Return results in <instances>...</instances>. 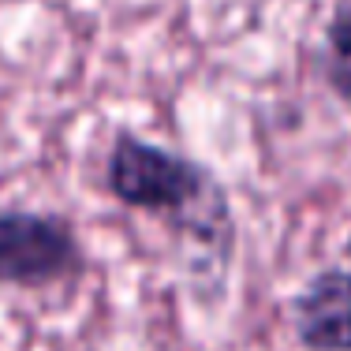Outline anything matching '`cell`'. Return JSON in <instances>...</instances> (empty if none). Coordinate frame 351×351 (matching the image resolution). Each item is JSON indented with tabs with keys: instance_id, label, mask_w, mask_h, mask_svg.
<instances>
[{
	"instance_id": "1",
	"label": "cell",
	"mask_w": 351,
	"mask_h": 351,
	"mask_svg": "<svg viewBox=\"0 0 351 351\" xmlns=\"http://www.w3.org/2000/svg\"><path fill=\"white\" fill-rule=\"evenodd\" d=\"M108 191L135 210L157 213L176 232L213 247L217 254L232 250V213L221 183L202 165L149 146L135 135H120L108 149Z\"/></svg>"
},
{
	"instance_id": "2",
	"label": "cell",
	"mask_w": 351,
	"mask_h": 351,
	"mask_svg": "<svg viewBox=\"0 0 351 351\" xmlns=\"http://www.w3.org/2000/svg\"><path fill=\"white\" fill-rule=\"evenodd\" d=\"M79 269L68 221L45 213H0V284H49Z\"/></svg>"
},
{
	"instance_id": "3",
	"label": "cell",
	"mask_w": 351,
	"mask_h": 351,
	"mask_svg": "<svg viewBox=\"0 0 351 351\" xmlns=\"http://www.w3.org/2000/svg\"><path fill=\"white\" fill-rule=\"evenodd\" d=\"M291 322L311 351H351V273H317L299 291Z\"/></svg>"
},
{
	"instance_id": "4",
	"label": "cell",
	"mask_w": 351,
	"mask_h": 351,
	"mask_svg": "<svg viewBox=\"0 0 351 351\" xmlns=\"http://www.w3.org/2000/svg\"><path fill=\"white\" fill-rule=\"evenodd\" d=\"M325 75L332 90L351 101V0H340L325 38Z\"/></svg>"
}]
</instances>
